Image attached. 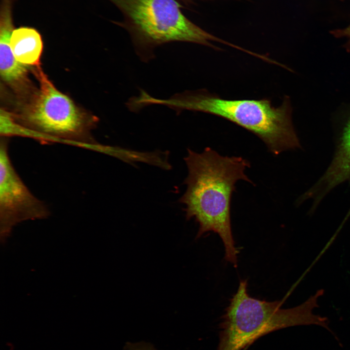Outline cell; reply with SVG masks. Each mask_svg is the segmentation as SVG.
I'll return each mask as SVG.
<instances>
[{
    "label": "cell",
    "mask_w": 350,
    "mask_h": 350,
    "mask_svg": "<svg viewBox=\"0 0 350 350\" xmlns=\"http://www.w3.org/2000/svg\"><path fill=\"white\" fill-rule=\"evenodd\" d=\"M184 158L188 173L186 190L179 200L186 219L199 225L196 239L212 231L225 247V259L236 267L238 249L231 230L230 203L235 184L240 180L252 183L245 174L250 162L241 157L223 156L210 147L201 153L188 149Z\"/></svg>",
    "instance_id": "1"
},
{
    "label": "cell",
    "mask_w": 350,
    "mask_h": 350,
    "mask_svg": "<svg viewBox=\"0 0 350 350\" xmlns=\"http://www.w3.org/2000/svg\"><path fill=\"white\" fill-rule=\"evenodd\" d=\"M346 180L350 181V119L330 166L310 192L320 200L330 190Z\"/></svg>",
    "instance_id": "8"
},
{
    "label": "cell",
    "mask_w": 350,
    "mask_h": 350,
    "mask_svg": "<svg viewBox=\"0 0 350 350\" xmlns=\"http://www.w3.org/2000/svg\"><path fill=\"white\" fill-rule=\"evenodd\" d=\"M13 17H0V74L1 79L16 94L18 100L29 95L35 88L29 77L28 69L16 59L10 41L15 29Z\"/></svg>",
    "instance_id": "7"
},
{
    "label": "cell",
    "mask_w": 350,
    "mask_h": 350,
    "mask_svg": "<svg viewBox=\"0 0 350 350\" xmlns=\"http://www.w3.org/2000/svg\"><path fill=\"white\" fill-rule=\"evenodd\" d=\"M247 286L246 280L240 281L225 310L217 350H243L266 334L290 327L316 325L330 331L327 318L313 313L318 307L317 298L323 294V290H319L298 306L283 309L281 301L251 297Z\"/></svg>",
    "instance_id": "4"
},
{
    "label": "cell",
    "mask_w": 350,
    "mask_h": 350,
    "mask_svg": "<svg viewBox=\"0 0 350 350\" xmlns=\"http://www.w3.org/2000/svg\"><path fill=\"white\" fill-rule=\"evenodd\" d=\"M10 45L18 62L27 66H40L43 43L36 29L27 26L15 28L11 35Z\"/></svg>",
    "instance_id": "9"
},
{
    "label": "cell",
    "mask_w": 350,
    "mask_h": 350,
    "mask_svg": "<svg viewBox=\"0 0 350 350\" xmlns=\"http://www.w3.org/2000/svg\"><path fill=\"white\" fill-rule=\"evenodd\" d=\"M124 350H157L150 343L145 342H128L124 346Z\"/></svg>",
    "instance_id": "11"
},
{
    "label": "cell",
    "mask_w": 350,
    "mask_h": 350,
    "mask_svg": "<svg viewBox=\"0 0 350 350\" xmlns=\"http://www.w3.org/2000/svg\"><path fill=\"white\" fill-rule=\"evenodd\" d=\"M122 12L123 21H113L129 33L141 61L155 57L154 49L174 41L197 43L219 50L210 41L234 45L203 30L187 18L175 0H108Z\"/></svg>",
    "instance_id": "5"
},
{
    "label": "cell",
    "mask_w": 350,
    "mask_h": 350,
    "mask_svg": "<svg viewBox=\"0 0 350 350\" xmlns=\"http://www.w3.org/2000/svg\"><path fill=\"white\" fill-rule=\"evenodd\" d=\"M330 33L336 38L347 37L348 40L343 47L347 52H350V24L346 28L334 29L330 31Z\"/></svg>",
    "instance_id": "10"
},
{
    "label": "cell",
    "mask_w": 350,
    "mask_h": 350,
    "mask_svg": "<svg viewBox=\"0 0 350 350\" xmlns=\"http://www.w3.org/2000/svg\"><path fill=\"white\" fill-rule=\"evenodd\" d=\"M9 140L0 141V226L3 240L22 221L47 218L50 210L28 189L15 170L8 153Z\"/></svg>",
    "instance_id": "6"
},
{
    "label": "cell",
    "mask_w": 350,
    "mask_h": 350,
    "mask_svg": "<svg viewBox=\"0 0 350 350\" xmlns=\"http://www.w3.org/2000/svg\"><path fill=\"white\" fill-rule=\"evenodd\" d=\"M39 84L28 96L18 100L15 121L25 130V136L42 141H66L100 152L103 145L91 135L97 118L77 106L58 90L40 66L32 69Z\"/></svg>",
    "instance_id": "3"
},
{
    "label": "cell",
    "mask_w": 350,
    "mask_h": 350,
    "mask_svg": "<svg viewBox=\"0 0 350 350\" xmlns=\"http://www.w3.org/2000/svg\"><path fill=\"white\" fill-rule=\"evenodd\" d=\"M156 103L178 113L185 110L199 111L228 120L259 137L275 156L300 147L288 96L275 107L267 98L228 100L202 89L186 90L167 99L158 98Z\"/></svg>",
    "instance_id": "2"
},
{
    "label": "cell",
    "mask_w": 350,
    "mask_h": 350,
    "mask_svg": "<svg viewBox=\"0 0 350 350\" xmlns=\"http://www.w3.org/2000/svg\"><path fill=\"white\" fill-rule=\"evenodd\" d=\"M341 0V1H343L344 0Z\"/></svg>",
    "instance_id": "13"
},
{
    "label": "cell",
    "mask_w": 350,
    "mask_h": 350,
    "mask_svg": "<svg viewBox=\"0 0 350 350\" xmlns=\"http://www.w3.org/2000/svg\"><path fill=\"white\" fill-rule=\"evenodd\" d=\"M182 1L186 2H190L191 1L193 0H180Z\"/></svg>",
    "instance_id": "12"
}]
</instances>
